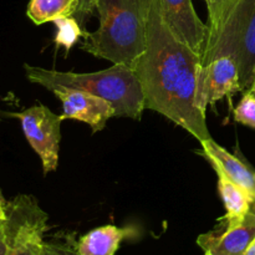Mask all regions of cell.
<instances>
[{
    "label": "cell",
    "mask_w": 255,
    "mask_h": 255,
    "mask_svg": "<svg viewBox=\"0 0 255 255\" xmlns=\"http://www.w3.org/2000/svg\"><path fill=\"white\" fill-rule=\"evenodd\" d=\"M134 71L146 109L163 115L199 142L212 138L198 101L202 52L176 36L163 19L158 0H151L146 50Z\"/></svg>",
    "instance_id": "6da1fadb"
},
{
    "label": "cell",
    "mask_w": 255,
    "mask_h": 255,
    "mask_svg": "<svg viewBox=\"0 0 255 255\" xmlns=\"http://www.w3.org/2000/svg\"><path fill=\"white\" fill-rule=\"evenodd\" d=\"M149 6L151 0H95L100 26L84 32L82 49L134 70L146 50Z\"/></svg>",
    "instance_id": "7a4b0ae2"
},
{
    "label": "cell",
    "mask_w": 255,
    "mask_h": 255,
    "mask_svg": "<svg viewBox=\"0 0 255 255\" xmlns=\"http://www.w3.org/2000/svg\"><path fill=\"white\" fill-rule=\"evenodd\" d=\"M24 67L30 82L50 91L56 86H66L106 100L114 107L116 117L139 120L146 109L141 82L136 71L125 65H114L102 71L89 74L61 72L27 64Z\"/></svg>",
    "instance_id": "3957f363"
},
{
    "label": "cell",
    "mask_w": 255,
    "mask_h": 255,
    "mask_svg": "<svg viewBox=\"0 0 255 255\" xmlns=\"http://www.w3.org/2000/svg\"><path fill=\"white\" fill-rule=\"evenodd\" d=\"M231 56L239 71L242 92L255 82V0H238L213 39L202 51V70L212 60Z\"/></svg>",
    "instance_id": "277c9868"
},
{
    "label": "cell",
    "mask_w": 255,
    "mask_h": 255,
    "mask_svg": "<svg viewBox=\"0 0 255 255\" xmlns=\"http://www.w3.org/2000/svg\"><path fill=\"white\" fill-rule=\"evenodd\" d=\"M5 255H41L49 216L31 196H17L5 204Z\"/></svg>",
    "instance_id": "5b68a950"
},
{
    "label": "cell",
    "mask_w": 255,
    "mask_h": 255,
    "mask_svg": "<svg viewBox=\"0 0 255 255\" xmlns=\"http://www.w3.org/2000/svg\"><path fill=\"white\" fill-rule=\"evenodd\" d=\"M21 122L27 142L42 162L44 174L56 169L61 141V116L55 115L44 105H35L19 114H11Z\"/></svg>",
    "instance_id": "8992f818"
},
{
    "label": "cell",
    "mask_w": 255,
    "mask_h": 255,
    "mask_svg": "<svg viewBox=\"0 0 255 255\" xmlns=\"http://www.w3.org/2000/svg\"><path fill=\"white\" fill-rule=\"evenodd\" d=\"M51 91L62 102L61 119L85 122L94 133L102 131L107 121L116 117L110 102L90 92L66 86H56Z\"/></svg>",
    "instance_id": "52a82bcc"
},
{
    "label": "cell",
    "mask_w": 255,
    "mask_h": 255,
    "mask_svg": "<svg viewBox=\"0 0 255 255\" xmlns=\"http://www.w3.org/2000/svg\"><path fill=\"white\" fill-rule=\"evenodd\" d=\"M237 92H242V86L238 66L233 57H218L203 67L199 80L198 101L204 112L208 106H214L217 101Z\"/></svg>",
    "instance_id": "ba28073f"
},
{
    "label": "cell",
    "mask_w": 255,
    "mask_h": 255,
    "mask_svg": "<svg viewBox=\"0 0 255 255\" xmlns=\"http://www.w3.org/2000/svg\"><path fill=\"white\" fill-rule=\"evenodd\" d=\"M255 239V201L237 226H223L197 238V244L209 255H246Z\"/></svg>",
    "instance_id": "9c48e42d"
},
{
    "label": "cell",
    "mask_w": 255,
    "mask_h": 255,
    "mask_svg": "<svg viewBox=\"0 0 255 255\" xmlns=\"http://www.w3.org/2000/svg\"><path fill=\"white\" fill-rule=\"evenodd\" d=\"M158 2L163 19L176 36L196 51H203L208 25L199 19L192 0H158Z\"/></svg>",
    "instance_id": "30bf717a"
},
{
    "label": "cell",
    "mask_w": 255,
    "mask_h": 255,
    "mask_svg": "<svg viewBox=\"0 0 255 255\" xmlns=\"http://www.w3.org/2000/svg\"><path fill=\"white\" fill-rule=\"evenodd\" d=\"M202 152L207 161L211 163L214 171H221L231 181L243 187L255 201V171L244 163L238 157L219 146L217 142L209 138L201 142Z\"/></svg>",
    "instance_id": "8fae6325"
},
{
    "label": "cell",
    "mask_w": 255,
    "mask_h": 255,
    "mask_svg": "<svg viewBox=\"0 0 255 255\" xmlns=\"http://www.w3.org/2000/svg\"><path fill=\"white\" fill-rule=\"evenodd\" d=\"M132 234L131 228H119L111 224L92 229L77 242V254L115 255L121 242Z\"/></svg>",
    "instance_id": "7c38bea8"
},
{
    "label": "cell",
    "mask_w": 255,
    "mask_h": 255,
    "mask_svg": "<svg viewBox=\"0 0 255 255\" xmlns=\"http://www.w3.org/2000/svg\"><path fill=\"white\" fill-rule=\"evenodd\" d=\"M216 173L218 176L219 194L227 211V214L222 221L226 226H237L243 222L251 211L254 199L243 187L234 183L221 171H216Z\"/></svg>",
    "instance_id": "4fadbf2b"
},
{
    "label": "cell",
    "mask_w": 255,
    "mask_h": 255,
    "mask_svg": "<svg viewBox=\"0 0 255 255\" xmlns=\"http://www.w3.org/2000/svg\"><path fill=\"white\" fill-rule=\"evenodd\" d=\"M77 9V0H30L27 16L34 24L41 25L60 17L72 16Z\"/></svg>",
    "instance_id": "5bb4252c"
},
{
    "label": "cell",
    "mask_w": 255,
    "mask_h": 255,
    "mask_svg": "<svg viewBox=\"0 0 255 255\" xmlns=\"http://www.w3.org/2000/svg\"><path fill=\"white\" fill-rule=\"evenodd\" d=\"M237 2L238 0H209L207 2L209 12V24L208 36H207L206 42L216 36Z\"/></svg>",
    "instance_id": "9a60e30c"
},
{
    "label": "cell",
    "mask_w": 255,
    "mask_h": 255,
    "mask_svg": "<svg viewBox=\"0 0 255 255\" xmlns=\"http://www.w3.org/2000/svg\"><path fill=\"white\" fill-rule=\"evenodd\" d=\"M55 25L57 27L55 42L57 46H64L66 49V54L72 46L76 44L80 36H82V27L75 17L66 16L55 20Z\"/></svg>",
    "instance_id": "2e32d148"
},
{
    "label": "cell",
    "mask_w": 255,
    "mask_h": 255,
    "mask_svg": "<svg viewBox=\"0 0 255 255\" xmlns=\"http://www.w3.org/2000/svg\"><path fill=\"white\" fill-rule=\"evenodd\" d=\"M234 120L244 126L255 128V96L249 91L244 92L243 99L234 109Z\"/></svg>",
    "instance_id": "e0dca14e"
},
{
    "label": "cell",
    "mask_w": 255,
    "mask_h": 255,
    "mask_svg": "<svg viewBox=\"0 0 255 255\" xmlns=\"http://www.w3.org/2000/svg\"><path fill=\"white\" fill-rule=\"evenodd\" d=\"M41 255H79L77 254V243L72 238L66 241L44 242Z\"/></svg>",
    "instance_id": "ac0fdd59"
},
{
    "label": "cell",
    "mask_w": 255,
    "mask_h": 255,
    "mask_svg": "<svg viewBox=\"0 0 255 255\" xmlns=\"http://www.w3.org/2000/svg\"><path fill=\"white\" fill-rule=\"evenodd\" d=\"M95 9H96L95 7V0H77V9L75 15L77 16L76 20L79 21L80 26L82 29L85 27V24L90 19Z\"/></svg>",
    "instance_id": "d6986e66"
},
{
    "label": "cell",
    "mask_w": 255,
    "mask_h": 255,
    "mask_svg": "<svg viewBox=\"0 0 255 255\" xmlns=\"http://www.w3.org/2000/svg\"><path fill=\"white\" fill-rule=\"evenodd\" d=\"M7 252V239L6 233H5L4 224L0 222V255H5Z\"/></svg>",
    "instance_id": "ffe728a7"
},
{
    "label": "cell",
    "mask_w": 255,
    "mask_h": 255,
    "mask_svg": "<svg viewBox=\"0 0 255 255\" xmlns=\"http://www.w3.org/2000/svg\"><path fill=\"white\" fill-rule=\"evenodd\" d=\"M5 217H6L5 216V206L0 203V222H4Z\"/></svg>",
    "instance_id": "44dd1931"
},
{
    "label": "cell",
    "mask_w": 255,
    "mask_h": 255,
    "mask_svg": "<svg viewBox=\"0 0 255 255\" xmlns=\"http://www.w3.org/2000/svg\"><path fill=\"white\" fill-rule=\"evenodd\" d=\"M246 255H255V239L253 241V243L251 244V247H249L248 252H247Z\"/></svg>",
    "instance_id": "7402d4cb"
},
{
    "label": "cell",
    "mask_w": 255,
    "mask_h": 255,
    "mask_svg": "<svg viewBox=\"0 0 255 255\" xmlns=\"http://www.w3.org/2000/svg\"><path fill=\"white\" fill-rule=\"evenodd\" d=\"M0 203L1 204H6V201H5V198H4V196H2V193H1V191H0Z\"/></svg>",
    "instance_id": "603a6c76"
},
{
    "label": "cell",
    "mask_w": 255,
    "mask_h": 255,
    "mask_svg": "<svg viewBox=\"0 0 255 255\" xmlns=\"http://www.w3.org/2000/svg\"><path fill=\"white\" fill-rule=\"evenodd\" d=\"M248 91H249V92H251V94H252V95H253V96H255V82H254V84H253V86H252V87H251V89H249V90H248ZM246 92H247V91H246Z\"/></svg>",
    "instance_id": "cb8c5ba5"
},
{
    "label": "cell",
    "mask_w": 255,
    "mask_h": 255,
    "mask_svg": "<svg viewBox=\"0 0 255 255\" xmlns=\"http://www.w3.org/2000/svg\"><path fill=\"white\" fill-rule=\"evenodd\" d=\"M204 1H206V2H208V1H209V0H204Z\"/></svg>",
    "instance_id": "d4e9b609"
},
{
    "label": "cell",
    "mask_w": 255,
    "mask_h": 255,
    "mask_svg": "<svg viewBox=\"0 0 255 255\" xmlns=\"http://www.w3.org/2000/svg\"><path fill=\"white\" fill-rule=\"evenodd\" d=\"M204 255H209V254L208 253H204Z\"/></svg>",
    "instance_id": "484cf974"
}]
</instances>
